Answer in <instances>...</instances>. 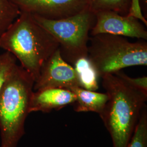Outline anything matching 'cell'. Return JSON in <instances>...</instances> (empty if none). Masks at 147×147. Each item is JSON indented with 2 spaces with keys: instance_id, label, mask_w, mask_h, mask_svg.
<instances>
[{
  "instance_id": "obj_1",
  "label": "cell",
  "mask_w": 147,
  "mask_h": 147,
  "mask_svg": "<svg viewBox=\"0 0 147 147\" xmlns=\"http://www.w3.org/2000/svg\"><path fill=\"white\" fill-rule=\"evenodd\" d=\"M101 78L108 100L99 116L110 135L112 147H127L146 106L147 95L115 74Z\"/></svg>"
},
{
  "instance_id": "obj_2",
  "label": "cell",
  "mask_w": 147,
  "mask_h": 147,
  "mask_svg": "<svg viewBox=\"0 0 147 147\" xmlns=\"http://www.w3.org/2000/svg\"><path fill=\"white\" fill-rule=\"evenodd\" d=\"M59 47L53 35L26 12L21 11L0 37V48L13 55L34 81L43 63Z\"/></svg>"
},
{
  "instance_id": "obj_3",
  "label": "cell",
  "mask_w": 147,
  "mask_h": 147,
  "mask_svg": "<svg viewBox=\"0 0 147 147\" xmlns=\"http://www.w3.org/2000/svg\"><path fill=\"white\" fill-rule=\"evenodd\" d=\"M34 81L18 64L0 92V147H18L25 134V123Z\"/></svg>"
},
{
  "instance_id": "obj_4",
  "label": "cell",
  "mask_w": 147,
  "mask_h": 147,
  "mask_svg": "<svg viewBox=\"0 0 147 147\" xmlns=\"http://www.w3.org/2000/svg\"><path fill=\"white\" fill-rule=\"evenodd\" d=\"M87 58L99 78L123 69L147 66V42H130L124 37L98 34L89 38Z\"/></svg>"
},
{
  "instance_id": "obj_5",
  "label": "cell",
  "mask_w": 147,
  "mask_h": 147,
  "mask_svg": "<svg viewBox=\"0 0 147 147\" xmlns=\"http://www.w3.org/2000/svg\"><path fill=\"white\" fill-rule=\"evenodd\" d=\"M32 16L57 40L61 56L67 63L73 65L79 59L87 57L89 34L96 20L95 13L88 7L74 16L59 20Z\"/></svg>"
},
{
  "instance_id": "obj_6",
  "label": "cell",
  "mask_w": 147,
  "mask_h": 147,
  "mask_svg": "<svg viewBox=\"0 0 147 147\" xmlns=\"http://www.w3.org/2000/svg\"><path fill=\"white\" fill-rule=\"evenodd\" d=\"M77 87L80 86L76 71L62 58L58 48L43 63L33 90L49 88L71 90Z\"/></svg>"
},
{
  "instance_id": "obj_7",
  "label": "cell",
  "mask_w": 147,
  "mask_h": 147,
  "mask_svg": "<svg viewBox=\"0 0 147 147\" xmlns=\"http://www.w3.org/2000/svg\"><path fill=\"white\" fill-rule=\"evenodd\" d=\"M95 18L94 25L90 32L91 36L105 33L147 40L145 27L134 17L112 11H101L95 13Z\"/></svg>"
},
{
  "instance_id": "obj_8",
  "label": "cell",
  "mask_w": 147,
  "mask_h": 147,
  "mask_svg": "<svg viewBox=\"0 0 147 147\" xmlns=\"http://www.w3.org/2000/svg\"><path fill=\"white\" fill-rule=\"evenodd\" d=\"M20 11L49 20L74 16L88 7L89 0H12Z\"/></svg>"
},
{
  "instance_id": "obj_9",
  "label": "cell",
  "mask_w": 147,
  "mask_h": 147,
  "mask_svg": "<svg viewBox=\"0 0 147 147\" xmlns=\"http://www.w3.org/2000/svg\"><path fill=\"white\" fill-rule=\"evenodd\" d=\"M76 96L69 89L49 88L33 91L32 95L30 113H49L69 105H73Z\"/></svg>"
},
{
  "instance_id": "obj_10",
  "label": "cell",
  "mask_w": 147,
  "mask_h": 147,
  "mask_svg": "<svg viewBox=\"0 0 147 147\" xmlns=\"http://www.w3.org/2000/svg\"><path fill=\"white\" fill-rule=\"evenodd\" d=\"M71 90L76 96L74 109L77 112H92L99 116L104 110L108 100V95L105 93L89 90L80 87H75Z\"/></svg>"
},
{
  "instance_id": "obj_11",
  "label": "cell",
  "mask_w": 147,
  "mask_h": 147,
  "mask_svg": "<svg viewBox=\"0 0 147 147\" xmlns=\"http://www.w3.org/2000/svg\"><path fill=\"white\" fill-rule=\"evenodd\" d=\"M73 66L78 74L80 87L92 91L98 89L99 77L87 57L79 59Z\"/></svg>"
},
{
  "instance_id": "obj_12",
  "label": "cell",
  "mask_w": 147,
  "mask_h": 147,
  "mask_svg": "<svg viewBox=\"0 0 147 147\" xmlns=\"http://www.w3.org/2000/svg\"><path fill=\"white\" fill-rule=\"evenodd\" d=\"M131 0H89L88 7L94 13L112 11L122 16H127Z\"/></svg>"
},
{
  "instance_id": "obj_13",
  "label": "cell",
  "mask_w": 147,
  "mask_h": 147,
  "mask_svg": "<svg viewBox=\"0 0 147 147\" xmlns=\"http://www.w3.org/2000/svg\"><path fill=\"white\" fill-rule=\"evenodd\" d=\"M20 13L19 8L12 0H0V37Z\"/></svg>"
},
{
  "instance_id": "obj_14",
  "label": "cell",
  "mask_w": 147,
  "mask_h": 147,
  "mask_svg": "<svg viewBox=\"0 0 147 147\" xmlns=\"http://www.w3.org/2000/svg\"><path fill=\"white\" fill-rule=\"evenodd\" d=\"M127 147H147V109L146 106Z\"/></svg>"
},
{
  "instance_id": "obj_15",
  "label": "cell",
  "mask_w": 147,
  "mask_h": 147,
  "mask_svg": "<svg viewBox=\"0 0 147 147\" xmlns=\"http://www.w3.org/2000/svg\"><path fill=\"white\" fill-rule=\"evenodd\" d=\"M16 64L17 59L11 53L5 51L0 54V92Z\"/></svg>"
},
{
  "instance_id": "obj_16",
  "label": "cell",
  "mask_w": 147,
  "mask_h": 147,
  "mask_svg": "<svg viewBox=\"0 0 147 147\" xmlns=\"http://www.w3.org/2000/svg\"><path fill=\"white\" fill-rule=\"evenodd\" d=\"M115 75L124 80L134 88L139 90L144 94L147 95V77L146 76L133 78L127 76L124 73L121 72V71Z\"/></svg>"
},
{
  "instance_id": "obj_17",
  "label": "cell",
  "mask_w": 147,
  "mask_h": 147,
  "mask_svg": "<svg viewBox=\"0 0 147 147\" xmlns=\"http://www.w3.org/2000/svg\"><path fill=\"white\" fill-rule=\"evenodd\" d=\"M127 16L136 18L147 26V20L142 13V7L140 0H131L130 8Z\"/></svg>"
},
{
  "instance_id": "obj_18",
  "label": "cell",
  "mask_w": 147,
  "mask_h": 147,
  "mask_svg": "<svg viewBox=\"0 0 147 147\" xmlns=\"http://www.w3.org/2000/svg\"><path fill=\"white\" fill-rule=\"evenodd\" d=\"M140 3L141 2V4L143 5L142 8L144 11L146 10V11H147V0H140Z\"/></svg>"
}]
</instances>
